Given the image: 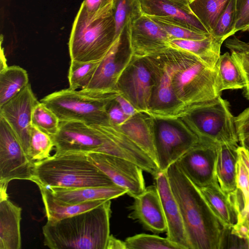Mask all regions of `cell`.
I'll return each instance as SVG.
<instances>
[{
    "instance_id": "6da1fadb",
    "label": "cell",
    "mask_w": 249,
    "mask_h": 249,
    "mask_svg": "<svg viewBox=\"0 0 249 249\" xmlns=\"http://www.w3.org/2000/svg\"><path fill=\"white\" fill-rule=\"evenodd\" d=\"M166 173L181 212L191 249L224 248L227 229L211 210L199 189L176 163Z\"/></svg>"
},
{
    "instance_id": "7a4b0ae2",
    "label": "cell",
    "mask_w": 249,
    "mask_h": 249,
    "mask_svg": "<svg viewBox=\"0 0 249 249\" xmlns=\"http://www.w3.org/2000/svg\"><path fill=\"white\" fill-rule=\"evenodd\" d=\"M52 138L57 154L99 152L121 157L136 164L141 159L138 147L109 123L91 125L80 121L61 122L57 133Z\"/></svg>"
},
{
    "instance_id": "3957f363",
    "label": "cell",
    "mask_w": 249,
    "mask_h": 249,
    "mask_svg": "<svg viewBox=\"0 0 249 249\" xmlns=\"http://www.w3.org/2000/svg\"><path fill=\"white\" fill-rule=\"evenodd\" d=\"M111 201L42 228L44 244L51 249H106L110 236Z\"/></svg>"
},
{
    "instance_id": "277c9868",
    "label": "cell",
    "mask_w": 249,
    "mask_h": 249,
    "mask_svg": "<svg viewBox=\"0 0 249 249\" xmlns=\"http://www.w3.org/2000/svg\"><path fill=\"white\" fill-rule=\"evenodd\" d=\"M167 50L176 66L172 84L178 107L173 118L188 115L197 105L220 96L215 69L185 51L171 46Z\"/></svg>"
},
{
    "instance_id": "5b68a950",
    "label": "cell",
    "mask_w": 249,
    "mask_h": 249,
    "mask_svg": "<svg viewBox=\"0 0 249 249\" xmlns=\"http://www.w3.org/2000/svg\"><path fill=\"white\" fill-rule=\"evenodd\" d=\"M32 181L46 188H79L116 185L89 160L87 154H54L34 162Z\"/></svg>"
},
{
    "instance_id": "8992f818",
    "label": "cell",
    "mask_w": 249,
    "mask_h": 249,
    "mask_svg": "<svg viewBox=\"0 0 249 249\" xmlns=\"http://www.w3.org/2000/svg\"><path fill=\"white\" fill-rule=\"evenodd\" d=\"M122 92L87 89H63L49 94L40 100L57 116L60 122L80 121L91 125L109 123L107 107Z\"/></svg>"
},
{
    "instance_id": "52a82bcc",
    "label": "cell",
    "mask_w": 249,
    "mask_h": 249,
    "mask_svg": "<svg viewBox=\"0 0 249 249\" xmlns=\"http://www.w3.org/2000/svg\"><path fill=\"white\" fill-rule=\"evenodd\" d=\"M116 38L113 13L90 18L81 4L74 20L69 41L71 61H101Z\"/></svg>"
},
{
    "instance_id": "ba28073f",
    "label": "cell",
    "mask_w": 249,
    "mask_h": 249,
    "mask_svg": "<svg viewBox=\"0 0 249 249\" xmlns=\"http://www.w3.org/2000/svg\"><path fill=\"white\" fill-rule=\"evenodd\" d=\"M187 116L192 131L200 140L238 144L235 117L229 102L221 96L197 105Z\"/></svg>"
},
{
    "instance_id": "9c48e42d",
    "label": "cell",
    "mask_w": 249,
    "mask_h": 249,
    "mask_svg": "<svg viewBox=\"0 0 249 249\" xmlns=\"http://www.w3.org/2000/svg\"><path fill=\"white\" fill-rule=\"evenodd\" d=\"M154 75V85L149 116L160 119H173L178 107L173 84L175 63L167 51L145 56Z\"/></svg>"
},
{
    "instance_id": "30bf717a",
    "label": "cell",
    "mask_w": 249,
    "mask_h": 249,
    "mask_svg": "<svg viewBox=\"0 0 249 249\" xmlns=\"http://www.w3.org/2000/svg\"><path fill=\"white\" fill-rule=\"evenodd\" d=\"M34 162L25 153L12 128L0 115V184L14 179L31 181Z\"/></svg>"
},
{
    "instance_id": "8fae6325",
    "label": "cell",
    "mask_w": 249,
    "mask_h": 249,
    "mask_svg": "<svg viewBox=\"0 0 249 249\" xmlns=\"http://www.w3.org/2000/svg\"><path fill=\"white\" fill-rule=\"evenodd\" d=\"M133 62L117 89L141 113L148 115L154 85L151 67L145 57L131 56ZM118 80V81H119Z\"/></svg>"
},
{
    "instance_id": "7c38bea8",
    "label": "cell",
    "mask_w": 249,
    "mask_h": 249,
    "mask_svg": "<svg viewBox=\"0 0 249 249\" xmlns=\"http://www.w3.org/2000/svg\"><path fill=\"white\" fill-rule=\"evenodd\" d=\"M88 159L113 182L135 198L145 189L142 171L137 164L125 159L99 152L87 154Z\"/></svg>"
},
{
    "instance_id": "4fadbf2b",
    "label": "cell",
    "mask_w": 249,
    "mask_h": 249,
    "mask_svg": "<svg viewBox=\"0 0 249 249\" xmlns=\"http://www.w3.org/2000/svg\"><path fill=\"white\" fill-rule=\"evenodd\" d=\"M219 144L200 140L176 162L179 168L197 188L218 185L215 164Z\"/></svg>"
},
{
    "instance_id": "5bb4252c",
    "label": "cell",
    "mask_w": 249,
    "mask_h": 249,
    "mask_svg": "<svg viewBox=\"0 0 249 249\" xmlns=\"http://www.w3.org/2000/svg\"><path fill=\"white\" fill-rule=\"evenodd\" d=\"M199 141V138L192 130L186 131L172 123L160 122L155 135L157 163L160 171L166 172Z\"/></svg>"
},
{
    "instance_id": "9a60e30c",
    "label": "cell",
    "mask_w": 249,
    "mask_h": 249,
    "mask_svg": "<svg viewBox=\"0 0 249 249\" xmlns=\"http://www.w3.org/2000/svg\"><path fill=\"white\" fill-rule=\"evenodd\" d=\"M38 102L29 84L20 92L0 107V115L12 128L27 155L32 126V112Z\"/></svg>"
},
{
    "instance_id": "2e32d148",
    "label": "cell",
    "mask_w": 249,
    "mask_h": 249,
    "mask_svg": "<svg viewBox=\"0 0 249 249\" xmlns=\"http://www.w3.org/2000/svg\"><path fill=\"white\" fill-rule=\"evenodd\" d=\"M167 33L149 17L142 15L131 22L129 41L132 56L144 57L170 47Z\"/></svg>"
},
{
    "instance_id": "e0dca14e",
    "label": "cell",
    "mask_w": 249,
    "mask_h": 249,
    "mask_svg": "<svg viewBox=\"0 0 249 249\" xmlns=\"http://www.w3.org/2000/svg\"><path fill=\"white\" fill-rule=\"evenodd\" d=\"M130 24L124 27L116 38L109 51L100 61L91 79L83 89L102 91H119L117 85L121 69L118 60L123 49L130 43Z\"/></svg>"
},
{
    "instance_id": "ac0fdd59",
    "label": "cell",
    "mask_w": 249,
    "mask_h": 249,
    "mask_svg": "<svg viewBox=\"0 0 249 249\" xmlns=\"http://www.w3.org/2000/svg\"><path fill=\"white\" fill-rule=\"evenodd\" d=\"M189 0H140L142 14L160 17L197 32L210 34L191 9Z\"/></svg>"
},
{
    "instance_id": "d6986e66",
    "label": "cell",
    "mask_w": 249,
    "mask_h": 249,
    "mask_svg": "<svg viewBox=\"0 0 249 249\" xmlns=\"http://www.w3.org/2000/svg\"><path fill=\"white\" fill-rule=\"evenodd\" d=\"M167 224V238L181 249H191L181 212L173 194L166 172L154 178Z\"/></svg>"
},
{
    "instance_id": "ffe728a7",
    "label": "cell",
    "mask_w": 249,
    "mask_h": 249,
    "mask_svg": "<svg viewBox=\"0 0 249 249\" xmlns=\"http://www.w3.org/2000/svg\"><path fill=\"white\" fill-rule=\"evenodd\" d=\"M129 217L154 233L166 232L167 224L157 186L151 185L135 197Z\"/></svg>"
},
{
    "instance_id": "44dd1931",
    "label": "cell",
    "mask_w": 249,
    "mask_h": 249,
    "mask_svg": "<svg viewBox=\"0 0 249 249\" xmlns=\"http://www.w3.org/2000/svg\"><path fill=\"white\" fill-rule=\"evenodd\" d=\"M21 208L0 195V249H20L21 247Z\"/></svg>"
},
{
    "instance_id": "7402d4cb",
    "label": "cell",
    "mask_w": 249,
    "mask_h": 249,
    "mask_svg": "<svg viewBox=\"0 0 249 249\" xmlns=\"http://www.w3.org/2000/svg\"><path fill=\"white\" fill-rule=\"evenodd\" d=\"M139 113L118 126L123 133L146 153L157 164L155 145V129L150 118ZM158 165V164H157Z\"/></svg>"
},
{
    "instance_id": "603a6c76",
    "label": "cell",
    "mask_w": 249,
    "mask_h": 249,
    "mask_svg": "<svg viewBox=\"0 0 249 249\" xmlns=\"http://www.w3.org/2000/svg\"><path fill=\"white\" fill-rule=\"evenodd\" d=\"M238 144H219L215 164V177L221 190L226 195L236 188V165L239 158Z\"/></svg>"
},
{
    "instance_id": "cb8c5ba5",
    "label": "cell",
    "mask_w": 249,
    "mask_h": 249,
    "mask_svg": "<svg viewBox=\"0 0 249 249\" xmlns=\"http://www.w3.org/2000/svg\"><path fill=\"white\" fill-rule=\"evenodd\" d=\"M57 199L69 204H78L99 200H111L127 194V191L118 185L79 188H48Z\"/></svg>"
},
{
    "instance_id": "d4e9b609",
    "label": "cell",
    "mask_w": 249,
    "mask_h": 249,
    "mask_svg": "<svg viewBox=\"0 0 249 249\" xmlns=\"http://www.w3.org/2000/svg\"><path fill=\"white\" fill-rule=\"evenodd\" d=\"M48 221H55L94 208L108 200L99 199L69 204L55 198L48 188L38 186Z\"/></svg>"
},
{
    "instance_id": "484cf974",
    "label": "cell",
    "mask_w": 249,
    "mask_h": 249,
    "mask_svg": "<svg viewBox=\"0 0 249 249\" xmlns=\"http://www.w3.org/2000/svg\"><path fill=\"white\" fill-rule=\"evenodd\" d=\"M223 43L211 35L200 40L174 39L170 41V46L195 55L213 69L220 56V49Z\"/></svg>"
},
{
    "instance_id": "4316f807",
    "label": "cell",
    "mask_w": 249,
    "mask_h": 249,
    "mask_svg": "<svg viewBox=\"0 0 249 249\" xmlns=\"http://www.w3.org/2000/svg\"><path fill=\"white\" fill-rule=\"evenodd\" d=\"M198 189L214 214L227 229H231L237 223L238 214L227 195L216 184Z\"/></svg>"
},
{
    "instance_id": "83f0119b",
    "label": "cell",
    "mask_w": 249,
    "mask_h": 249,
    "mask_svg": "<svg viewBox=\"0 0 249 249\" xmlns=\"http://www.w3.org/2000/svg\"><path fill=\"white\" fill-rule=\"evenodd\" d=\"M214 69L216 71L217 90L219 94L225 90L243 89L246 82L234 57L229 52L220 55Z\"/></svg>"
},
{
    "instance_id": "f1b7e54d",
    "label": "cell",
    "mask_w": 249,
    "mask_h": 249,
    "mask_svg": "<svg viewBox=\"0 0 249 249\" xmlns=\"http://www.w3.org/2000/svg\"><path fill=\"white\" fill-rule=\"evenodd\" d=\"M25 70L18 66L0 70V107L20 92L28 84Z\"/></svg>"
},
{
    "instance_id": "f546056e",
    "label": "cell",
    "mask_w": 249,
    "mask_h": 249,
    "mask_svg": "<svg viewBox=\"0 0 249 249\" xmlns=\"http://www.w3.org/2000/svg\"><path fill=\"white\" fill-rule=\"evenodd\" d=\"M231 0H189L194 14L211 34L220 16Z\"/></svg>"
},
{
    "instance_id": "4dcf8cb0",
    "label": "cell",
    "mask_w": 249,
    "mask_h": 249,
    "mask_svg": "<svg viewBox=\"0 0 249 249\" xmlns=\"http://www.w3.org/2000/svg\"><path fill=\"white\" fill-rule=\"evenodd\" d=\"M142 15L140 0H113V15L115 22L116 37L126 25Z\"/></svg>"
},
{
    "instance_id": "1f68e13d",
    "label": "cell",
    "mask_w": 249,
    "mask_h": 249,
    "mask_svg": "<svg viewBox=\"0 0 249 249\" xmlns=\"http://www.w3.org/2000/svg\"><path fill=\"white\" fill-rule=\"evenodd\" d=\"M54 146L53 138L50 135L32 125L30 132V145L27 156L33 162L49 158Z\"/></svg>"
},
{
    "instance_id": "d6a6232c",
    "label": "cell",
    "mask_w": 249,
    "mask_h": 249,
    "mask_svg": "<svg viewBox=\"0 0 249 249\" xmlns=\"http://www.w3.org/2000/svg\"><path fill=\"white\" fill-rule=\"evenodd\" d=\"M225 45L230 51L243 75L246 82L243 94L249 100V49L247 43L234 36L227 39Z\"/></svg>"
},
{
    "instance_id": "836d02e7",
    "label": "cell",
    "mask_w": 249,
    "mask_h": 249,
    "mask_svg": "<svg viewBox=\"0 0 249 249\" xmlns=\"http://www.w3.org/2000/svg\"><path fill=\"white\" fill-rule=\"evenodd\" d=\"M101 61H71L68 75L69 88L74 90L84 88L91 79Z\"/></svg>"
},
{
    "instance_id": "e575fe53",
    "label": "cell",
    "mask_w": 249,
    "mask_h": 249,
    "mask_svg": "<svg viewBox=\"0 0 249 249\" xmlns=\"http://www.w3.org/2000/svg\"><path fill=\"white\" fill-rule=\"evenodd\" d=\"M32 124L53 137L59 130L60 121L51 109L38 101L33 110Z\"/></svg>"
},
{
    "instance_id": "d590c367",
    "label": "cell",
    "mask_w": 249,
    "mask_h": 249,
    "mask_svg": "<svg viewBox=\"0 0 249 249\" xmlns=\"http://www.w3.org/2000/svg\"><path fill=\"white\" fill-rule=\"evenodd\" d=\"M124 242L126 249H181L167 237L145 233L129 237Z\"/></svg>"
},
{
    "instance_id": "8d00e7d4",
    "label": "cell",
    "mask_w": 249,
    "mask_h": 249,
    "mask_svg": "<svg viewBox=\"0 0 249 249\" xmlns=\"http://www.w3.org/2000/svg\"><path fill=\"white\" fill-rule=\"evenodd\" d=\"M236 0H231L217 20L211 33L216 39L224 42L234 34L236 23Z\"/></svg>"
},
{
    "instance_id": "74e56055",
    "label": "cell",
    "mask_w": 249,
    "mask_h": 249,
    "mask_svg": "<svg viewBox=\"0 0 249 249\" xmlns=\"http://www.w3.org/2000/svg\"><path fill=\"white\" fill-rule=\"evenodd\" d=\"M148 17L167 33L170 40L174 39L200 40L206 38L211 35L192 31L179 24L172 23L160 17Z\"/></svg>"
},
{
    "instance_id": "f35d334b",
    "label": "cell",
    "mask_w": 249,
    "mask_h": 249,
    "mask_svg": "<svg viewBox=\"0 0 249 249\" xmlns=\"http://www.w3.org/2000/svg\"><path fill=\"white\" fill-rule=\"evenodd\" d=\"M113 0H84L82 3L87 16L96 18L113 12Z\"/></svg>"
},
{
    "instance_id": "ab89813d",
    "label": "cell",
    "mask_w": 249,
    "mask_h": 249,
    "mask_svg": "<svg viewBox=\"0 0 249 249\" xmlns=\"http://www.w3.org/2000/svg\"><path fill=\"white\" fill-rule=\"evenodd\" d=\"M236 188L241 193L244 206L249 201V171L239 157L236 165Z\"/></svg>"
},
{
    "instance_id": "60d3db41",
    "label": "cell",
    "mask_w": 249,
    "mask_h": 249,
    "mask_svg": "<svg viewBox=\"0 0 249 249\" xmlns=\"http://www.w3.org/2000/svg\"><path fill=\"white\" fill-rule=\"evenodd\" d=\"M236 23L234 34L249 31V0H236Z\"/></svg>"
},
{
    "instance_id": "b9f144b4",
    "label": "cell",
    "mask_w": 249,
    "mask_h": 249,
    "mask_svg": "<svg viewBox=\"0 0 249 249\" xmlns=\"http://www.w3.org/2000/svg\"><path fill=\"white\" fill-rule=\"evenodd\" d=\"M107 111L109 122L114 125L120 126L130 118L124 113L114 99L108 105Z\"/></svg>"
},
{
    "instance_id": "7bdbcfd3",
    "label": "cell",
    "mask_w": 249,
    "mask_h": 249,
    "mask_svg": "<svg viewBox=\"0 0 249 249\" xmlns=\"http://www.w3.org/2000/svg\"><path fill=\"white\" fill-rule=\"evenodd\" d=\"M235 123L239 138L249 134V107L235 117Z\"/></svg>"
},
{
    "instance_id": "ee69618b",
    "label": "cell",
    "mask_w": 249,
    "mask_h": 249,
    "mask_svg": "<svg viewBox=\"0 0 249 249\" xmlns=\"http://www.w3.org/2000/svg\"><path fill=\"white\" fill-rule=\"evenodd\" d=\"M114 101L119 105L124 113L129 118L141 113L122 93L117 95Z\"/></svg>"
},
{
    "instance_id": "f6af8a7d",
    "label": "cell",
    "mask_w": 249,
    "mask_h": 249,
    "mask_svg": "<svg viewBox=\"0 0 249 249\" xmlns=\"http://www.w3.org/2000/svg\"><path fill=\"white\" fill-rule=\"evenodd\" d=\"M230 231L232 235L247 241L249 226L244 221H238L231 228Z\"/></svg>"
},
{
    "instance_id": "bcb514c9",
    "label": "cell",
    "mask_w": 249,
    "mask_h": 249,
    "mask_svg": "<svg viewBox=\"0 0 249 249\" xmlns=\"http://www.w3.org/2000/svg\"><path fill=\"white\" fill-rule=\"evenodd\" d=\"M106 249H126L125 242L117 239L112 235H110Z\"/></svg>"
},
{
    "instance_id": "7dc6e473",
    "label": "cell",
    "mask_w": 249,
    "mask_h": 249,
    "mask_svg": "<svg viewBox=\"0 0 249 249\" xmlns=\"http://www.w3.org/2000/svg\"><path fill=\"white\" fill-rule=\"evenodd\" d=\"M239 157L242 160L249 171V152L243 146L239 145L238 148Z\"/></svg>"
},
{
    "instance_id": "c3c4849f",
    "label": "cell",
    "mask_w": 249,
    "mask_h": 249,
    "mask_svg": "<svg viewBox=\"0 0 249 249\" xmlns=\"http://www.w3.org/2000/svg\"><path fill=\"white\" fill-rule=\"evenodd\" d=\"M240 145L244 147L249 152V134L239 138Z\"/></svg>"
},
{
    "instance_id": "681fc988",
    "label": "cell",
    "mask_w": 249,
    "mask_h": 249,
    "mask_svg": "<svg viewBox=\"0 0 249 249\" xmlns=\"http://www.w3.org/2000/svg\"><path fill=\"white\" fill-rule=\"evenodd\" d=\"M247 248L249 249V232L248 233L247 238Z\"/></svg>"
},
{
    "instance_id": "f907efd6",
    "label": "cell",
    "mask_w": 249,
    "mask_h": 249,
    "mask_svg": "<svg viewBox=\"0 0 249 249\" xmlns=\"http://www.w3.org/2000/svg\"><path fill=\"white\" fill-rule=\"evenodd\" d=\"M246 43H247V47L249 49V42H246Z\"/></svg>"
}]
</instances>
